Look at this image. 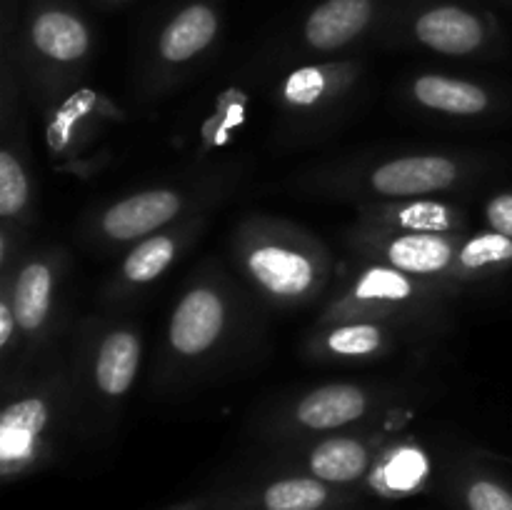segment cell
<instances>
[{
    "instance_id": "d6986e66",
    "label": "cell",
    "mask_w": 512,
    "mask_h": 510,
    "mask_svg": "<svg viewBox=\"0 0 512 510\" xmlns=\"http://www.w3.org/2000/svg\"><path fill=\"white\" fill-rule=\"evenodd\" d=\"M508 260H512V238L503 233H483L460 250V265L468 270L488 268Z\"/></svg>"
},
{
    "instance_id": "30bf717a",
    "label": "cell",
    "mask_w": 512,
    "mask_h": 510,
    "mask_svg": "<svg viewBox=\"0 0 512 510\" xmlns=\"http://www.w3.org/2000/svg\"><path fill=\"white\" fill-rule=\"evenodd\" d=\"M140 345L133 333H113L100 345L98 365H95V380L100 390L108 395H123L130 388L138 370Z\"/></svg>"
},
{
    "instance_id": "e0dca14e",
    "label": "cell",
    "mask_w": 512,
    "mask_h": 510,
    "mask_svg": "<svg viewBox=\"0 0 512 510\" xmlns=\"http://www.w3.org/2000/svg\"><path fill=\"white\" fill-rule=\"evenodd\" d=\"M175 255V243L170 238H150L140 243L125 260L123 270L133 283H145L153 280L168 268Z\"/></svg>"
},
{
    "instance_id": "7402d4cb",
    "label": "cell",
    "mask_w": 512,
    "mask_h": 510,
    "mask_svg": "<svg viewBox=\"0 0 512 510\" xmlns=\"http://www.w3.org/2000/svg\"><path fill=\"white\" fill-rule=\"evenodd\" d=\"M383 333L375 325H345L330 333V350L340 355H368L380 348Z\"/></svg>"
},
{
    "instance_id": "ac0fdd59",
    "label": "cell",
    "mask_w": 512,
    "mask_h": 510,
    "mask_svg": "<svg viewBox=\"0 0 512 510\" xmlns=\"http://www.w3.org/2000/svg\"><path fill=\"white\" fill-rule=\"evenodd\" d=\"M413 293V285L405 278L403 270H388V268H373L360 278L355 285V298L358 300H405Z\"/></svg>"
},
{
    "instance_id": "7a4b0ae2",
    "label": "cell",
    "mask_w": 512,
    "mask_h": 510,
    "mask_svg": "<svg viewBox=\"0 0 512 510\" xmlns=\"http://www.w3.org/2000/svg\"><path fill=\"white\" fill-rule=\"evenodd\" d=\"M378 15V0H323L303 25L315 50H338L365 33Z\"/></svg>"
},
{
    "instance_id": "44dd1931",
    "label": "cell",
    "mask_w": 512,
    "mask_h": 510,
    "mask_svg": "<svg viewBox=\"0 0 512 510\" xmlns=\"http://www.w3.org/2000/svg\"><path fill=\"white\" fill-rule=\"evenodd\" d=\"M398 223L415 233H443L453 228L450 210L440 203H413L398 210Z\"/></svg>"
},
{
    "instance_id": "3957f363",
    "label": "cell",
    "mask_w": 512,
    "mask_h": 510,
    "mask_svg": "<svg viewBox=\"0 0 512 510\" xmlns=\"http://www.w3.org/2000/svg\"><path fill=\"white\" fill-rule=\"evenodd\" d=\"M223 330V303L208 288L193 290L175 308L170 323V340L175 350L185 355H195L208 350Z\"/></svg>"
},
{
    "instance_id": "83f0119b",
    "label": "cell",
    "mask_w": 512,
    "mask_h": 510,
    "mask_svg": "<svg viewBox=\"0 0 512 510\" xmlns=\"http://www.w3.org/2000/svg\"><path fill=\"white\" fill-rule=\"evenodd\" d=\"M175 510H198V505H183V508H175Z\"/></svg>"
},
{
    "instance_id": "484cf974",
    "label": "cell",
    "mask_w": 512,
    "mask_h": 510,
    "mask_svg": "<svg viewBox=\"0 0 512 510\" xmlns=\"http://www.w3.org/2000/svg\"><path fill=\"white\" fill-rule=\"evenodd\" d=\"M488 223L493 225L495 233H503L512 238V195H498L488 205Z\"/></svg>"
},
{
    "instance_id": "603a6c76",
    "label": "cell",
    "mask_w": 512,
    "mask_h": 510,
    "mask_svg": "<svg viewBox=\"0 0 512 510\" xmlns=\"http://www.w3.org/2000/svg\"><path fill=\"white\" fill-rule=\"evenodd\" d=\"M28 198V183L10 153H0V213L15 215Z\"/></svg>"
},
{
    "instance_id": "ffe728a7",
    "label": "cell",
    "mask_w": 512,
    "mask_h": 510,
    "mask_svg": "<svg viewBox=\"0 0 512 510\" xmlns=\"http://www.w3.org/2000/svg\"><path fill=\"white\" fill-rule=\"evenodd\" d=\"M425 473H428L425 455L415 448H403L385 463L383 480L390 490L403 493V490H413L425 478Z\"/></svg>"
},
{
    "instance_id": "9a60e30c",
    "label": "cell",
    "mask_w": 512,
    "mask_h": 510,
    "mask_svg": "<svg viewBox=\"0 0 512 510\" xmlns=\"http://www.w3.org/2000/svg\"><path fill=\"white\" fill-rule=\"evenodd\" d=\"M50 290H53V275L48 265L30 263L15 283L13 310L20 328L35 330L43 325L50 308Z\"/></svg>"
},
{
    "instance_id": "d4e9b609",
    "label": "cell",
    "mask_w": 512,
    "mask_h": 510,
    "mask_svg": "<svg viewBox=\"0 0 512 510\" xmlns=\"http://www.w3.org/2000/svg\"><path fill=\"white\" fill-rule=\"evenodd\" d=\"M323 85H325L323 73H320L318 68H305V70H298V73L290 75L285 93H288V98L293 100V103L308 105L318 98L320 90H323Z\"/></svg>"
},
{
    "instance_id": "4fadbf2b",
    "label": "cell",
    "mask_w": 512,
    "mask_h": 510,
    "mask_svg": "<svg viewBox=\"0 0 512 510\" xmlns=\"http://www.w3.org/2000/svg\"><path fill=\"white\" fill-rule=\"evenodd\" d=\"M48 410L38 398L20 400L5 408L0 418V445H3V458L13 460L20 455H28L33 448V438L43 430Z\"/></svg>"
},
{
    "instance_id": "277c9868",
    "label": "cell",
    "mask_w": 512,
    "mask_h": 510,
    "mask_svg": "<svg viewBox=\"0 0 512 510\" xmlns=\"http://www.w3.org/2000/svg\"><path fill=\"white\" fill-rule=\"evenodd\" d=\"M30 40L35 50L60 63H73L88 53L90 33L83 18L63 5H43L30 20Z\"/></svg>"
},
{
    "instance_id": "ba28073f",
    "label": "cell",
    "mask_w": 512,
    "mask_h": 510,
    "mask_svg": "<svg viewBox=\"0 0 512 510\" xmlns=\"http://www.w3.org/2000/svg\"><path fill=\"white\" fill-rule=\"evenodd\" d=\"M248 268L265 290L275 295H303L313 285L315 268L298 250L260 245L248 255Z\"/></svg>"
},
{
    "instance_id": "8fae6325",
    "label": "cell",
    "mask_w": 512,
    "mask_h": 510,
    "mask_svg": "<svg viewBox=\"0 0 512 510\" xmlns=\"http://www.w3.org/2000/svg\"><path fill=\"white\" fill-rule=\"evenodd\" d=\"M415 98L428 108L455 115H475L488 108V95L483 88L443 75H423L415 83Z\"/></svg>"
},
{
    "instance_id": "7c38bea8",
    "label": "cell",
    "mask_w": 512,
    "mask_h": 510,
    "mask_svg": "<svg viewBox=\"0 0 512 510\" xmlns=\"http://www.w3.org/2000/svg\"><path fill=\"white\" fill-rule=\"evenodd\" d=\"M368 468V450L350 438L325 440L310 455V470L323 483H350Z\"/></svg>"
},
{
    "instance_id": "cb8c5ba5",
    "label": "cell",
    "mask_w": 512,
    "mask_h": 510,
    "mask_svg": "<svg viewBox=\"0 0 512 510\" xmlns=\"http://www.w3.org/2000/svg\"><path fill=\"white\" fill-rule=\"evenodd\" d=\"M470 510H512V495L503 485L490 480H475L468 488Z\"/></svg>"
},
{
    "instance_id": "52a82bcc",
    "label": "cell",
    "mask_w": 512,
    "mask_h": 510,
    "mask_svg": "<svg viewBox=\"0 0 512 510\" xmlns=\"http://www.w3.org/2000/svg\"><path fill=\"white\" fill-rule=\"evenodd\" d=\"M180 210V198L170 190H150L120 200L105 213L103 230L115 240H130L168 223Z\"/></svg>"
},
{
    "instance_id": "2e32d148",
    "label": "cell",
    "mask_w": 512,
    "mask_h": 510,
    "mask_svg": "<svg viewBox=\"0 0 512 510\" xmlns=\"http://www.w3.org/2000/svg\"><path fill=\"white\" fill-rule=\"evenodd\" d=\"M328 500V488L318 478L278 480L263 493L265 510H320Z\"/></svg>"
},
{
    "instance_id": "6da1fadb",
    "label": "cell",
    "mask_w": 512,
    "mask_h": 510,
    "mask_svg": "<svg viewBox=\"0 0 512 510\" xmlns=\"http://www.w3.org/2000/svg\"><path fill=\"white\" fill-rule=\"evenodd\" d=\"M413 35L425 48L445 55L475 53L488 40V18L483 10L463 3H430L415 13Z\"/></svg>"
},
{
    "instance_id": "8992f818",
    "label": "cell",
    "mask_w": 512,
    "mask_h": 510,
    "mask_svg": "<svg viewBox=\"0 0 512 510\" xmlns=\"http://www.w3.org/2000/svg\"><path fill=\"white\" fill-rule=\"evenodd\" d=\"M218 28L220 18L213 5L203 3V0L185 5L168 20V25L160 33V55L170 63H183V60L195 58L213 43Z\"/></svg>"
},
{
    "instance_id": "4316f807",
    "label": "cell",
    "mask_w": 512,
    "mask_h": 510,
    "mask_svg": "<svg viewBox=\"0 0 512 510\" xmlns=\"http://www.w3.org/2000/svg\"><path fill=\"white\" fill-rule=\"evenodd\" d=\"M13 323H18L15 310L8 303H0V345L8 343L10 335H13Z\"/></svg>"
},
{
    "instance_id": "9c48e42d",
    "label": "cell",
    "mask_w": 512,
    "mask_h": 510,
    "mask_svg": "<svg viewBox=\"0 0 512 510\" xmlns=\"http://www.w3.org/2000/svg\"><path fill=\"white\" fill-rule=\"evenodd\" d=\"M365 413V395L355 385H325L305 395L298 405V420L308 428L328 430L353 423Z\"/></svg>"
},
{
    "instance_id": "5bb4252c",
    "label": "cell",
    "mask_w": 512,
    "mask_h": 510,
    "mask_svg": "<svg viewBox=\"0 0 512 510\" xmlns=\"http://www.w3.org/2000/svg\"><path fill=\"white\" fill-rule=\"evenodd\" d=\"M390 263L403 273H438L448 268L453 248L440 235H403L388 248Z\"/></svg>"
},
{
    "instance_id": "5b68a950",
    "label": "cell",
    "mask_w": 512,
    "mask_h": 510,
    "mask_svg": "<svg viewBox=\"0 0 512 510\" xmlns=\"http://www.w3.org/2000/svg\"><path fill=\"white\" fill-rule=\"evenodd\" d=\"M458 175L453 160L440 155H415L385 163L373 173V185L383 195H420L448 188Z\"/></svg>"
}]
</instances>
